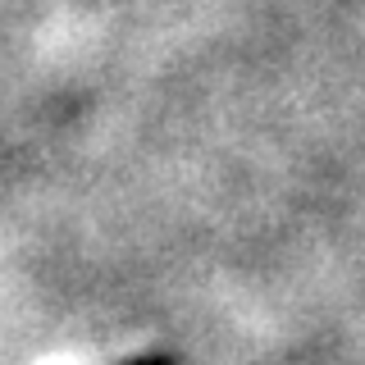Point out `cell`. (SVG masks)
I'll list each match as a JSON object with an SVG mask.
<instances>
[{
	"label": "cell",
	"mask_w": 365,
	"mask_h": 365,
	"mask_svg": "<svg viewBox=\"0 0 365 365\" xmlns=\"http://www.w3.org/2000/svg\"><path fill=\"white\" fill-rule=\"evenodd\" d=\"M123 365H178V356H169V351H146V356H128Z\"/></svg>",
	"instance_id": "cell-1"
}]
</instances>
